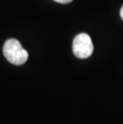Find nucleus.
<instances>
[{"label": "nucleus", "instance_id": "nucleus-3", "mask_svg": "<svg viewBox=\"0 0 123 124\" xmlns=\"http://www.w3.org/2000/svg\"><path fill=\"white\" fill-rule=\"evenodd\" d=\"M54 1H55L57 2H58V3H62V4H67V3H70V2H71L73 0H54Z\"/></svg>", "mask_w": 123, "mask_h": 124}, {"label": "nucleus", "instance_id": "nucleus-2", "mask_svg": "<svg viewBox=\"0 0 123 124\" xmlns=\"http://www.w3.org/2000/svg\"><path fill=\"white\" fill-rule=\"evenodd\" d=\"M73 52L78 59H87L94 51V46L90 35L81 33L75 37L73 41Z\"/></svg>", "mask_w": 123, "mask_h": 124}, {"label": "nucleus", "instance_id": "nucleus-1", "mask_svg": "<svg viewBox=\"0 0 123 124\" xmlns=\"http://www.w3.org/2000/svg\"><path fill=\"white\" fill-rule=\"evenodd\" d=\"M3 54L8 61L14 65L21 66L27 61L28 52L23 48L19 41L15 39H10L6 41L3 49Z\"/></svg>", "mask_w": 123, "mask_h": 124}, {"label": "nucleus", "instance_id": "nucleus-4", "mask_svg": "<svg viewBox=\"0 0 123 124\" xmlns=\"http://www.w3.org/2000/svg\"><path fill=\"white\" fill-rule=\"evenodd\" d=\"M120 15H121V17H122V20H123V6L121 8V10H120Z\"/></svg>", "mask_w": 123, "mask_h": 124}]
</instances>
